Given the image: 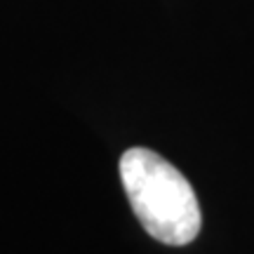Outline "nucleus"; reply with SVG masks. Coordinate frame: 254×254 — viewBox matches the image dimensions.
<instances>
[{
    "mask_svg": "<svg viewBox=\"0 0 254 254\" xmlns=\"http://www.w3.org/2000/svg\"><path fill=\"white\" fill-rule=\"evenodd\" d=\"M120 179L139 224L165 245H189L200 233L198 198L174 165L148 148H129L120 158Z\"/></svg>",
    "mask_w": 254,
    "mask_h": 254,
    "instance_id": "nucleus-1",
    "label": "nucleus"
}]
</instances>
